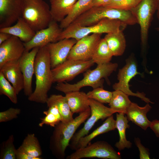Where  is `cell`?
I'll use <instances>...</instances> for the list:
<instances>
[{
  "label": "cell",
  "instance_id": "6da1fadb",
  "mask_svg": "<svg viewBox=\"0 0 159 159\" xmlns=\"http://www.w3.org/2000/svg\"><path fill=\"white\" fill-rule=\"evenodd\" d=\"M36 78L34 90L28 97L32 102L44 104L48 98L47 94L53 82L50 55L46 46L39 48L34 62Z\"/></svg>",
  "mask_w": 159,
  "mask_h": 159
},
{
  "label": "cell",
  "instance_id": "7a4b0ae2",
  "mask_svg": "<svg viewBox=\"0 0 159 159\" xmlns=\"http://www.w3.org/2000/svg\"><path fill=\"white\" fill-rule=\"evenodd\" d=\"M90 115V108L79 113L71 121L67 123L61 122L55 126L50 139L49 147L56 158L59 159L64 158L66 149L69 145L75 131Z\"/></svg>",
  "mask_w": 159,
  "mask_h": 159
},
{
  "label": "cell",
  "instance_id": "3957f363",
  "mask_svg": "<svg viewBox=\"0 0 159 159\" xmlns=\"http://www.w3.org/2000/svg\"><path fill=\"white\" fill-rule=\"evenodd\" d=\"M118 67L117 63L111 62L97 65L95 69L86 71L84 74L83 78L76 83L70 84L66 82L57 83L55 89L66 94L80 91L82 88L86 86L91 87L93 89L98 87H103V78L107 79L113 72L116 71Z\"/></svg>",
  "mask_w": 159,
  "mask_h": 159
},
{
  "label": "cell",
  "instance_id": "277c9868",
  "mask_svg": "<svg viewBox=\"0 0 159 159\" xmlns=\"http://www.w3.org/2000/svg\"><path fill=\"white\" fill-rule=\"evenodd\" d=\"M105 18L120 20L129 25L138 23L130 11L118 9L105 6L93 7L82 13L72 23L82 26L95 24Z\"/></svg>",
  "mask_w": 159,
  "mask_h": 159
},
{
  "label": "cell",
  "instance_id": "5b68a950",
  "mask_svg": "<svg viewBox=\"0 0 159 159\" xmlns=\"http://www.w3.org/2000/svg\"><path fill=\"white\" fill-rule=\"evenodd\" d=\"M127 26L121 21L105 18L97 24L87 26H82L71 24L62 31L57 41L65 38H72L79 40L92 34H109L123 31Z\"/></svg>",
  "mask_w": 159,
  "mask_h": 159
},
{
  "label": "cell",
  "instance_id": "8992f818",
  "mask_svg": "<svg viewBox=\"0 0 159 159\" xmlns=\"http://www.w3.org/2000/svg\"><path fill=\"white\" fill-rule=\"evenodd\" d=\"M21 17L36 32L47 27L53 20L44 0H25Z\"/></svg>",
  "mask_w": 159,
  "mask_h": 159
},
{
  "label": "cell",
  "instance_id": "52a82bcc",
  "mask_svg": "<svg viewBox=\"0 0 159 159\" xmlns=\"http://www.w3.org/2000/svg\"><path fill=\"white\" fill-rule=\"evenodd\" d=\"M157 9V0H142L130 11L135 17L140 28V37L143 59L148 44L149 29Z\"/></svg>",
  "mask_w": 159,
  "mask_h": 159
},
{
  "label": "cell",
  "instance_id": "ba28073f",
  "mask_svg": "<svg viewBox=\"0 0 159 159\" xmlns=\"http://www.w3.org/2000/svg\"><path fill=\"white\" fill-rule=\"evenodd\" d=\"M125 61V65L119 70L117 74L118 82L113 85V89L115 90H121L129 96L139 97L147 103H153L149 99L146 97L145 94L144 92H137L135 93L130 90L129 83L131 80L137 74L141 76L143 74L137 71V63L133 54H131Z\"/></svg>",
  "mask_w": 159,
  "mask_h": 159
},
{
  "label": "cell",
  "instance_id": "9c48e42d",
  "mask_svg": "<svg viewBox=\"0 0 159 159\" xmlns=\"http://www.w3.org/2000/svg\"><path fill=\"white\" fill-rule=\"evenodd\" d=\"M89 103L91 115L83 127L75 133L71 139L69 145L72 149L74 150L80 139L88 135L97 121L104 120L115 113L110 107L93 99L89 98Z\"/></svg>",
  "mask_w": 159,
  "mask_h": 159
},
{
  "label": "cell",
  "instance_id": "30bf717a",
  "mask_svg": "<svg viewBox=\"0 0 159 159\" xmlns=\"http://www.w3.org/2000/svg\"><path fill=\"white\" fill-rule=\"evenodd\" d=\"M68 156L67 159L96 158L104 159H120V154L105 141H97L78 149Z\"/></svg>",
  "mask_w": 159,
  "mask_h": 159
},
{
  "label": "cell",
  "instance_id": "8fae6325",
  "mask_svg": "<svg viewBox=\"0 0 159 159\" xmlns=\"http://www.w3.org/2000/svg\"><path fill=\"white\" fill-rule=\"evenodd\" d=\"M95 63L87 61L67 59L62 63L52 69L54 82L71 80L79 74L85 72Z\"/></svg>",
  "mask_w": 159,
  "mask_h": 159
},
{
  "label": "cell",
  "instance_id": "7c38bea8",
  "mask_svg": "<svg viewBox=\"0 0 159 159\" xmlns=\"http://www.w3.org/2000/svg\"><path fill=\"white\" fill-rule=\"evenodd\" d=\"M102 34H92L77 41L72 48L67 59L83 61L91 60L101 39Z\"/></svg>",
  "mask_w": 159,
  "mask_h": 159
},
{
  "label": "cell",
  "instance_id": "4fadbf2b",
  "mask_svg": "<svg viewBox=\"0 0 159 159\" xmlns=\"http://www.w3.org/2000/svg\"><path fill=\"white\" fill-rule=\"evenodd\" d=\"M62 31L57 22L53 20L47 27L36 32L30 41L24 43L25 50L29 51L34 48H40L57 42Z\"/></svg>",
  "mask_w": 159,
  "mask_h": 159
},
{
  "label": "cell",
  "instance_id": "5bb4252c",
  "mask_svg": "<svg viewBox=\"0 0 159 159\" xmlns=\"http://www.w3.org/2000/svg\"><path fill=\"white\" fill-rule=\"evenodd\" d=\"M25 0H0V28L9 27L21 17Z\"/></svg>",
  "mask_w": 159,
  "mask_h": 159
},
{
  "label": "cell",
  "instance_id": "9a60e30c",
  "mask_svg": "<svg viewBox=\"0 0 159 159\" xmlns=\"http://www.w3.org/2000/svg\"><path fill=\"white\" fill-rule=\"evenodd\" d=\"M77 41L72 38H65L46 46L49 52L52 69L67 59L72 48Z\"/></svg>",
  "mask_w": 159,
  "mask_h": 159
},
{
  "label": "cell",
  "instance_id": "2e32d148",
  "mask_svg": "<svg viewBox=\"0 0 159 159\" xmlns=\"http://www.w3.org/2000/svg\"><path fill=\"white\" fill-rule=\"evenodd\" d=\"M39 48L35 47L31 51L25 50L19 60V66L23 75L24 95L28 97L33 92L32 79L34 73V62Z\"/></svg>",
  "mask_w": 159,
  "mask_h": 159
},
{
  "label": "cell",
  "instance_id": "e0dca14e",
  "mask_svg": "<svg viewBox=\"0 0 159 159\" xmlns=\"http://www.w3.org/2000/svg\"><path fill=\"white\" fill-rule=\"evenodd\" d=\"M25 50L24 43L12 35L0 45V67L7 62L19 60Z\"/></svg>",
  "mask_w": 159,
  "mask_h": 159
},
{
  "label": "cell",
  "instance_id": "ac0fdd59",
  "mask_svg": "<svg viewBox=\"0 0 159 159\" xmlns=\"http://www.w3.org/2000/svg\"><path fill=\"white\" fill-rule=\"evenodd\" d=\"M5 78L15 88L17 95L24 87V79L19 66V60L9 61L0 67Z\"/></svg>",
  "mask_w": 159,
  "mask_h": 159
},
{
  "label": "cell",
  "instance_id": "d6986e66",
  "mask_svg": "<svg viewBox=\"0 0 159 159\" xmlns=\"http://www.w3.org/2000/svg\"><path fill=\"white\" fill-rule=\"evenodd\" d=\"M149 103L143 107H140L134 102H132L125 114L129 121H131L144 130L150 127L151 121L147 117V114L151 109Z\"/></svg>",
  "mask_w": 159,
  "mask_h": 159
},
{
  "label": "cell",
  "instance_id": "ffe728a7",
  "mask_svg": "<svg viewBox=\"0 0 159 159\" xmlns=\"http://www.w3.org/2000/svg\"><path fill=\"white\" fill-rule=\"evenodd\" d=\"M0 32L17 37L24 43L30 41L36 33L22 17L18 19L14 25L0 28Z\"/></svg>",
  "mask_w": 159,
  "mask_h": 159
},
{
  "label": "cell",
  "instance_id": "44dd1931",
  "mask_svg": "<svg viewBox=\"0 0 159 159\" xmlns=\"http://www.w3.org/2000/svg\"><path fill=\"white\" fill-rule=\"evenodd\" d=\"M65 94L68 104L73 114L80 113L90 108L89 98L85 92L78 91Z\"/></svg>",
  "mask_w": 159,
  "mask_h": 159
},
{
  "label": "cell",
  "instance_id": "7402d4cb",
  "mask_svg": "<svg viewBox=\"0 0 159 159\" xmlns=\"http://www.w3.org/2000/svg\"><path fill=\"white\" fill-rule=\"evenodd\" d=\"M78 0H50V10L53 20L61 21L70 13Z\"/></svg>",
  "mask_w": 159,
  "mask_h": 159
},
{
  "label": "cell",
  "instance_id": "603a6c76",
  "mask_svg": "<svg viewBox=\"0 0 159 159\" xmlns=\"http://www.w3.org/2000/svg\"><path fill=\"white\" fill-rule=\"evenodd\" d=\"M116 128V120H114L112 115L107 117L101 125L90 134L81 138L79 140L74 150H75L85 147L97 136L114 130Z\"/></svg>",
  "mask_w": 159,
  "mask_h": 159
},
{
  "label": "cell",
  "instance_id": "cb8c5ba5",
  "mask_svg": "<svg viewBox=\"0 0 159 159\" xmlns=\"http://www.w3.org/2000/svg\"><path fill=\"white\" fill-rule=\"evenodd\" d=\"M104 38L113 56H120L123 54L126 41L123 31L107 34Z\"/></svg>",
  "mask_w": 159,
  "mask_h": 159
},
{
  "label": "cell",
  "instance_id": "d4e9b609",
  "mask_svg": "<svg viewBox=\"0 0 159 159\" xmlns=\"http://www.w3.org/2000/svg\"><path fill=\"white\" fill-rule=\"evenodd\" d=\"M46 103L48 107L53 105L57 106L62 117V122L67 123L74 119L73 114L70 110L65 96L52 95L48 98Z\"/></svg>",
  "mask_w": 159,
  "mask_h": 159
},
{
  "label": "cell",
  "instance_id": "484cf974",
  "mask_svg": "<svg viewBox=\"0 0 159 159\" xmlns=\"http://www.w3.org/2000/svg\"><path fill=\"white\" fill-rule=\"evenodd\" d=\"M125 114L122 112H117L116 114V128L118 132L119 140L116 143L115 146L119 150L125 148H130L132 145V143L126 138V130L127 128H130V126L128 124L129 121Z\"/></svg>",
  "mask_w": 159,
  "mask_h": 159
},
{
  "label": "cell",
  "instance_id": "4316f807",
  "mask_svg": "<svg viewBox=\"0 0 159 159\" xmlns=\"http://www.w3.org/2000/svg\"><path fill=\"white\" fill-rule=\"evenodd\" d=\"M92 0H78L69 14L60 22V27L64 29L79 16L91 8Z\"/></svg>",
  "mask_w": 159,
  "mask_h": 159
},
{
  "label": "cell",
  "instance_id": "83f0119b",
  "mask_svg": "<svg viewBox=\"0 0 159 159\" xmlns=\"http://www.w3.org/2000/svg\"><path fill=\"white\" fill-rule=\"evenodd\" d=\"M112 94L109 105L110 108L115 113L125 114L132 102L127 95L119 90L112 92Z\"/></svg>",
  "mask_w": 159,
  "mask_h": 159
},
{
  "label": "cell",
  "instance_id": "f1b7e54d",
  "mask_svg": "<svg viewBox=\"0 0 159 159\" xmlns=\"http://www.w3.org/2000/svg\"><path fill=\"white\" fill-rule=\"evenodd\" d=\"M18 149L36 158L39 157L42 154L39 140L34 134H27Z\"/></svg>",
  "mask_w": 159,
  "mask_h": 159
},
{
  "label": "cell",
  "instance_id": "f546056e",
  "mask_svg": "<svg viewBox=\"0 0 159 159\" xmlns=\"http://www.w3.org/2000/svg\"><path fill=\"white\" fill-rule=\"evenodd\" d=\"M113 55L104 38L101 39L93 54L91 59L97 65L110 62Z\"/></svg>",
  "mask_w": 159,
  "mask_h": 159
},
{
  "label": "cell",
  "instance_id": "4dcf8cb0",
  "mask_svg": "<svg viewBox=\"0 0 159 159\" xmlns=\"http://www.w3.org/2000/svg\"><path fill=\"white\" fill-rule=\"evenodd\" d=\"M48 110L43 112L45 116L41 118L39 126L42 127L46 125L54 127L62 121V118L56 106L52 105L48 107Z\"/></svg>",
  "mask_w": 159,
  "mask_h": 159
},
{
  "label": "cell",
  "instance_id": "1f68e13d",
  "mask_svg": "<svg viewBox=\"0 0 159 159\" xmlns=\"http://www.w3.org/2000/svg\"><path fill=\"white\" fill-rule=\"evenodd\" d=\"M14 135H10L8 139L1 143L0 148V159H16V150L14 145Z\"/></svg>",
  "mask_w": 159,
  "mask_h": 159
},
{
  "label": "cell",
  "instance_id": "d6a6232c",
  "mask_svg": "<svg viewBox=\"0 0 159 159\" xmlns=\"http://www.w3.org/2000/svg\"><path fill=\"white\" fill-rule=\"evenodd\" d=\"M0 95L6 96L13 103L18 102L17 95L14 87L5 78L2 73L0 72Z\"/></svg>",
  "mask_w": 159,
  "mask_h": 159
},
{
  "label": "cell",
  "instance_id": "836d02e7",
  "mask_svg": "<svg viewBox=\"0 0 159 159\" xmlns=\"http://www.w3.org/2000/svg\"><path fill=\"white\" fill-rule=\"evenodd\" d=\"M87 94L90 99H93L103 104H109L112 96V92L105 90L103 87H98L93 89Z\"/></svg>",
  "mask_w": 159,
  "mask_h": 159
},
{
  "label": "cell",
  "instance_id": "e575fe53",
  "mask_svg": "<svg viewBox=\"0 0 159 159\" xmlns=\"http://www.w3.org/2000/svg\"><path fill=\"white\" fill-rule=\"evenodd\" d=\"M142 0H110L105 7L119 10L130 11Z\"/></svg>",
  "mask_w": 159,
  "mask_h": 159
},
{
  "label": "cell",
  "instance_id": "d590c367",
  "mask_svg": "<svg viewBox=\"0 0 159 159\" xmlns=\"http://www.w3.org/2000/svg\"><path fill=\"white\" fill-rule=\"evenodd\" d=\"M18 108L11 107L5 111L0 112V122H7L17 118L21 113Z\"/></svg>",
  "mask_w": 159,
  "mask_h": 159
},
{
  "label": "cell",
  "instance_id": "8d00e7d4",
  "mask_svg": "<svg viewBox=\"0 0 159 159\" xmlns=\"http://www.w3.org/2000/svg\"><path fill=\"white\" fill-rule=\"evenodd\" d=\"M134 141L139 151L140 158V159H150L149 149L145 148L142 145L140 139L139 138H135Z\"/></svg>",
  "mask_w": 159,
  "mask_h": 159
},
{
  "label": "cell",
  "instance_id": "74e56055",
  "mask_svg": "<svg viewBox=\"0 0 159 159\" xmlns=\"http://www.w3.org/2000/svg\"><path fill=\"white\" fill-rule=\"evenodd\" d=\"M40 157L36 158L30 156L18 148L16 152V159H41Z\"/></svg>",
  "mask_w": 159,
  "mask_h": 159
},
{
  "label": "cell",
  "instance_id": "f35d334b",
  "mask_svg": "<svg viewBox=\"0 0 159 159\" xmlns=\"http://www.w3.org/2000/svg\"><path fill=\"white\" fill-rule=\"evenodd\" d=\"M150 127L155 133L156 136L159 137V120H155L151 121Z\"/></svg>",
  "mask_w": 159,
  "mask_h": 159
},
{
  "label": "cell",
  "instance_id": "ab89813d",
  "mask_svg": "<svg viewBox=\"0 0 159 159\" xmlns=\"http://www.w3.org/2000/svg\"><path fill=\"white\" fill-rule=\"evenodd\" d=\"M110 0H92L91 7H93L104 6L107 5Z\"/></svg>",
  "mask_w": 159,
  "mask_h": 159
},
{
  "label": "cell",
  "instance_id": "60d3db41",
  "mask_svg": "<svg viewBox=\"0 0 159 159\" xmlns=\"http://www.w3.org/2000/svg\"><path fill=\"white\" fill-rule=\"evenodd\" d=\"M11 36L7 33L0 32V45L9 39Z\"/></svg>",
  "mask_w": 159,
  "mask_h": 159
},
{
  "label": "cell",
  "instance_id": "b9f144b4",
  "mask_svg": "<svg viewBox=\"0 0 159 159\" xmlns=\"http://www.w3.org/2000/svg\"><path fill=\"white\" fill-rule=\"evenodd\" d=\"M157 17L158 20H159V0H157Z\"/></svg>",
  "mask_w": 159,
  "mask_h": 159
},
{
  "label": "cell",
  "instance_id": "7bdbcfd3",
  "mask_svg": "<svg viewBox=\"0 0 159 159\" xmlns=\"http://www.w3.org/2000/svg\"><path fill=\"white\" fill-rule=\"evenodd\" d=\"M155 29L157 31L159 32V26L156 27Z\"/></svg>",
  "mask_w": 159,
  "mask_h": 159
}]
</instances>
